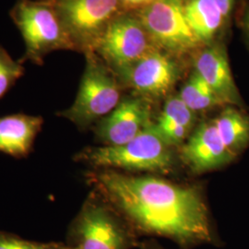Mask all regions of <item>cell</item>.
Segmentation results:
<instances>
[{"instance_id": "obj_1", "label": "cell", "mask_w": 249, "mask_h": 249, "mask_svg": "<svg viewBox=\"0 0 249 249\" xmlns=\"http://www.w3.org/2000/svg\"><path fill=\"white\" fill-rule=\"evenodd\" d=\"M85 178L141 235L173 241L180 249L218 246L201 187L173 183L155 176H134L91 169Z\"/></svg>"}, {"instance_id": "obj_2", "label": "cell", "mask_w": 249, "mask_h": 249, "mask_svg": "<svg viewBox=\"0 0 249 249\" xmlns=\"http://www.w3.org/2000/svg\"><path fill=\"white\" fill-rule=\"evenodd\" d=\"M73 159L92 169H112L124 173L171 174L178 163V150L165 142L153 123L132 141L118 146L86 147Z\"/></svg>"}, {"instance_id": "obj_3", "label": "cell", "mask_w": 249, "mask_h": 249, "mask_svg": "<svg viewBox=\"0 0 249 249\" xmlns=\"http://www.w3.org/2000/svg\"><path fill=\"white\" fill-rule=\"evenodd\" d=\"M139 234L116 208L92 188L68 227L65 243L73 249H133Z\"/></svg>"}, {"instance_id": "obj_4", "label": "cell", "mask_w": 249, "mask_h": 249, "mask_svg": "<svg viewBox=\"0 0 249 249\" xmlns=\"http://www.w3.org/2000/svg\"><path fill=\"white\" fill-rule=\"evenodd\" d=\"M86 66L76 99L71 107L59 111L80 130L91 129L120 103L124 89L115 71L94 52L84 53Z\"/></svg>"}, {"instance_id": "obj_5", "label": "cell", "mask_w": 249, "mask_h": 249, "mask_svg": "<svg viewBox=\"0 0 249 249\" xmlns=\"http://www.w3.org/2000/svg\"><path fill=\"white\" fill-rule=\"evenodd\" d=\"M9 15L25 44L20 62L42 66L45 56L53 51H75L53 0H18Z\"/></svg>"}, {"instance_id": "obj_6", "label": "cell", "mask_w": 249, "mask_h": 249, "mask_svg": "<svg viewBox=\"0 0 249 249\" xmlns=\"http://www.w3.org/2000/svg\"><path fill=\"white\" fill-rule=\"evenodd\" d=\"M186 0H155L136 12L153 45L178 58L204 47L189 26L185 13Z\"/></svg>"}, {"instance_id": "obj_7", "label": "cell", "mask_w": 249, "mask_h": 249, "mask_svg": "<svg viewBox=\"0 0 249 249\" xmlns=\"http://www.w3.org/2000/svg\"><path fill=\"white\" fill-rule=\"evenodd\" d=\"M75 51L94 52L110 23L124 10L119 0H53Z\"/></svg>"}, {"instance_id": "obj_8", "label": "cell", "mask_w": 249, "mask_h": 249, "mask_svg": "<svg viewBox=\"0 0 249 249\" xmlns=\"http://www.w3.org/2000/svg\"><path fill=\"white\" fill-rule=\"evenodd\" d=\"M116 75L123 88L154 103L169 97L182 78L183 66L180 58L156 48Z\"/></svg>"}, {"instance_id": "obj_9", "label": "cell", "mask_w": 249, "mask_h": 249, "mask_svg": "<svg viewBox=\"0 0 249 249\" xmlns=\"http://www.w3.org/2000/svg\"><path fill=\"white\" fill-rule=\"evenodd\" d=\"M154 49L137 14L123 12L110 23L94 53L117 74Z\"/></svg>"}, {"instance_id": "obj_10", "label": "cell", "mask_w": 249, "mask_h": 249, "mask_svg": "<svg viewBox=\"0 0 249 249\" xmlns=\"http://www.w3.org/2000/svg\"><path fill=\"white\" fill-rule=\"evenodd\" d=\"M152 102L138 95L122 97L117 107L91 127L101 146H118L132 141L151 125Z\"/></svg>"}, {"instance_id": "obj_11", "label": "cell", "mask_w": 249, "mask_h": 249, "mask_svg": "<svg viewBox=\"0 0 249 249\" xmlns=\"http://www.w3.org/2000/svg\"><path fill=\"white\" fill-rule=\"evenodd\" d=\"M178 155L194 174L220 169L236 158L223 143L213 119L196 124L187 142L178 149Z\"/></svg>"}, {"instance_id": "obj_12", "label": "cell", "mask_w": 249, "mask_h": 249, "mask_svg": "<svg viewBox=\"0 0 249 249\" xmlns=\"http://www.w3.org/2000/svg\"><path fill=\"white\" fill-rule=\"evenodd\" d=\"M194 71L226 106L246 110L234 82L226 49L222 43L206 45L194 54Z\"/></svg>"}, {"instance_id": "obj_13", "label": "cell", "mask_w": 249, "mask_h": 249, "mask_svg": "<svg viewBox=\"0 0 249 249\" xmlns=\"http://www.w3.org/2000/svg\"><path fill=\"white\" fill-rule=\"evenodd\" d=\"M44 122L42 116L21 113L0 117V152L18 159L28 157Z\"/></svg>"}, {"instance_id": "obj_14", "label": "cell", "mask_w": 249, "mask_h": 249, "mask_svg": "<svg viewBox=\"0 0 249 249\" xmlns=\"http://www.w3.org/2000/svg\"><path fill=\"white\" fill-rule=\"evenodd\" d=\"M196 126V114L190 110L179 95H170L153 127L171 147L178 150L187 142Z\"/></svg>"}, {"instance_id": "obj_15", "label": "cell", "mask_w": 249, "mask_h": 249, "mask_svg": "<svg viewBox=\"0 0 249 249\" xmlns=\"http://www.w3.org/2000/svg\"><path fill=\"white\" fill-rule=\"evenodd\" d=\"M185 13L189 26L202 45L218 43L228 21L214 0H186Z\"/></svg>"}, {"instance_id": "obj_16", "label": "cell", "mask_w": 249, "mask_h": 249, "mask_svg": "<svg viewBox=\"0 0 249 249\" xmlns=\"http://www.w3.org/2000/svg\"><path fill=\"white\" fill-rule=\"evenodd\" d=\"M213 121L223 143L235 157L249 147V115L246 110L226 106Z\"/></svg>"}, {"instance_id": "obj_17", "label": "cell", "mask_w": 249, "mask_h": 249, "mask_svg": "<svg viewBox=\"0 0 249 249\" xmlns=\"http://www.w3.org/2000/svg\"><path fill=\"white\" fill-rule=\"evenodd\" d=\"M178 95L186 106L196 114L216 107H225L195 71L191 72Z\"/></svg>"}, {"instance_id": "obj_18", "label": "cell", "mask_w": 249, "mask_h": 249, "mask_svg": "<svg viewBox=\"0 0 249 249\" xmlns=\"http://www.w3.org/2000/svg\"><path fill=\"white\" fill-rule=\"evenodd\" d=\"M22 63L15 61L6 49L0 46V99L24 74Z\"/></svg>"}, {"instance_id": "obj_19", "label": "cell", "mask_w": 249, "mask_h": 249, "mask_svg": "<svg viewBox=\"0 0 249 249\" xmlns=\"http://www.w3.org/2000/svg\"><path fill=\"white\" fill-rule=\"evenodd\" d=\"M0 249H73L65 242L28 240L15 233L0 231Z\"/></svg>"}, {"instance_id": "obj_20", "label": "cell", "mask_w": 249, "mask_h": 249, "mask_svg": "<svg viewBox=\"0 0 249 249\" xmlns=\"http://www.w3.org/2000/svg\"><path fill=\"white\" fill-rule=\"evenodd\" d=\"M237 20L238 25L240 27L249 46V2L245 3L241 7Z\"/></svg>"}, {"instance_id": "obj_21", "label": "cell", "mask_w": 249, "mask_h": 249, "mask_svg": "<svg viewBox=\"0 0 249 249\" xmlns=\"http://www.w3.org/2000/svg\"><path fill=\"white\" fill-rule=\"evenodd\" d=\"M121 7L124 12H133L140 11L145 9L155 0H119Z\"/></svg>"}, {"instance_id": "obj_22", "label": "cell", "mask_w": 249, "mask_h": 249, "mask_svg": "<svg viewBox=\"0 0 249 249\" xmlns=\"http://www.w3.org/2000/svg\"><path fill=\"white\" fill-rule=\"evenodd\" d=\"M219 9H221L223 17L227 21L230 20L232 11L235 6V0H214Z\"/></svg>"}, {"instance_id": "obj_23", "label": "cell", "mask_w": 249, "mask_h": 249, "mask_svg": "<svg viewBox=\"0 0 249 249\" xmlns=\"http://www.w3.org/2000/svg\"><path fill=\"white\" fill-rule=\"evenodd\" d=\"M138 248L140 249H167L163 248L160 244L154 239H148V240L140 242Z\"/></svg>"}]
</instances>
